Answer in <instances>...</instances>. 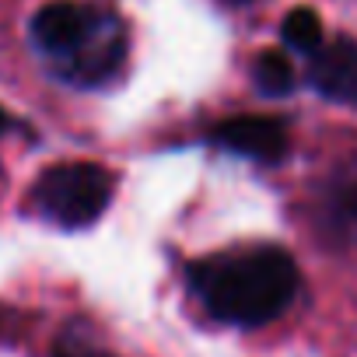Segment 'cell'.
I'll use <instances>...</instances> for the list:
<instances>
[{
  "instance_id": "11",
  "label": "cell",
  "mask_w": 357,
  "mask_h": 357,
  "mask_svg": "<svg viewBox=\"0 0 357 357\" xmlns=\"http://www.w3.org/2000/svg\"><path fill=\"white\" fill-rule=\"evenodd\" d=\"M225 4H235L238 8V4H252V0H225Z\"/></svg>"
},
{
  "instance_id": "5",
  "label": "cell",
  "mask_w": 357,
  "mask_h": 357,
  "mask_svg": "<svg viewBox=\"0 0 357 357\" xmlns=\"http://www.w3.org/2000/svg\"><path fill=\"white\" fill-rule=\"evenodd\" d=\"M211 140L238 158L259 161V165H277L284 161L291 137L287 126L273 116H231L211 130Z\"/></svg>"
},
{
  "instance_id": "6",
  "label": "cell",
  "mask_w": 357,
  "mask_h": 357,
  "mask_svg": "<svg viewBox=\"0 0 357 357\" xmlns=\"http://www.w3.org/2000/svg\"><path fill=\"white\" fill-rule=\"evenodd\" d=\"M308 84L340 105L357 109V43L340 36L308 56Z\"/></svg>"
},
{
  "instance_id": "7",
  "label": "cell",
  "mask_w": 357,
  "mask_h": 357,
  "mask_svg": "<svg viewBox=\"0 0 357 357\" xmlns=\"http://www.w3.org/2000/svg\"><path fill=\"white\" fill-rule=\"evenodd\" d=\"M252 81L263 95L270 98H284L294 91L298 84V74H294V63L280 53V50H263L252 63Z\"/></svg>"
},
{
  "instance_id": "3",
  "label": "cell",
  "mask_w": 357,
  "mask_h": 357,
  "mask_svg": "<svg viewBox=\"0 0 357 357\" xmlns=\"http://www.w3.org/2000/svg\"><path fill=\"white\" fill-rule=\"evenodd\" d=\"M116 178L98 161H60L50 165L32 186V207L39 218L60 228H88L112 204Z\"/></svg>"
},
{
  "instance_id": "1",
  "label": "cell",
  "mask_w": 357,
  "mask_h": 357,
  "mask_svg": "<svg viewBox=\"0 0 357 357\" xmlns=\"http://www.w3.org/2000/svg\"><path fill=\"white\" fill-rule=\"evenodd\" d=\"M186 280L218 322L242 329L280 319L301 291V270L280 245H235L204 256L190 263Z\"/></svg>"
},
{
  "instance_id": "4",
  "label": "cell",
  "mask_w": 357,
  "mask_h": 357,
  "mask_svg": "<svg viewBox=\"0 0 357 357\" xmlns=\"http://www.w3.org/2000/svg\"><path fill=\"white\" fill-rule=\"evenodd\" d=\"M308 218L322 245L336 252L357 249V154L336 161L308 197Z\"/></svg>"
},
{
  "instance_id": "9",
  "label": "cell",
  "mask_w": 357,
  "mask_h": 357,
  "mask_svg": "<svg viewBox=\"0 0 357 357\" xmlns=\"http://www.w3.org/2000/svg\"><path fill=\"white\" fill-rule=\"evenodd\" d=\"M53 357H112V354L95 340L91 329H84V326H67V329L56 336V343H53Z\"/></svg>"
},
{
  "instance_id": "8",
  "label": "cell",
  "mask_w": 357,
  "mask_h": 357,
  "mask_svg": "<svg viewBox=\"0 0 357 357\" xmlns=\"http://www.w3.org/2000/svg\"><path fill=\"white\" fill-rule=\"evenodd\" d=\"M280 36L284 43L294 50V53H319L326 46V32H322V18L312 11V8H291L287 18L280 22Z\"/></svg>"
},
{
  "instance_id": "10",
  "label": "cell",
  "mask_w": 357,
  "mask_h": 357,
  "mask_svg": "<svg viewBox=\"0 0 357 357\" xmlns=\"http://www.w3.org/2000/svg\"><path fill=\"white\" fill-rule=\"evenodd\" d=\"M4 126H8V116H4V109H0V133H4Z\"/></svg>"
},
{
  "instance_id": "2",
  "label": "cell",
  "mask_w": 357,
  "mask_h": 357,
  "mask_svg": "<svg viewBox=\"0 0 357 357\" xmlns=\"http://www.w3.org/2000/svg\"><path fill=\"white\" fill-rule=\"evenodd\" d=\"M29 36L46 67L77 88L109 84L130 53L123 18L91 0H50L32 15Z\"/></svg>"
}]
</instances>
